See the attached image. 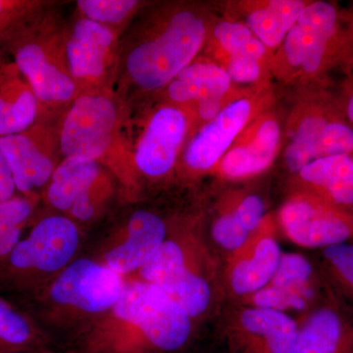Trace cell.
Listing matches in <instances>:
<instances>
[{"label": "cell", "mask_w": 353, "mask_h": 353, "mask_svg": "<svg viewBox=\"0 0 353 353\" xmlns=\"http://www.w3.org/2000/svg\"><path fill=\"white\" fill-rule=\"evenodd\" d=\"M299 324L288 313L243 305L223 325V338L231 353H290Z\"/></svg>", "instance_id": "cell-11"}, {"label": "cell", "mask_w": 353, "mask_h": 353, "mask_svg": "<svg viewBox=\"0 0 353 353\" xmlns=\"http://www.w3.org/2000/svg\"><path fill=\"white\" fill-rule=\"evenodd\" d=\"M4 46L34 90L41 116L46 110L67 109L78 97L65 54L64 32L52 20L39 11L11 32Z\"/></svg>", "instance_id": "cell-5"}, {"label": "cell", "mask_w": 353, "mask_h": 353, "mask_svg": "<svg viewBox=\"0 0 353 353\" xmlns=\"http://www.w3.org/2000/svg\"><path fill=\"white\" fill-rule=\"evenodd\" d=\"M227 70L206 62L190 63L168 85V95L176 103L197 101L202 120L211 121L220 113L223 97L231 87Z\"/></svg>", "instance_id": "cell-21"}, {"label": "cell", "mask_w": 353, "mask_h": 353, "mask_svg": "<svg viewBox=\"0 0 353 353\" xmlns=\"http://www.w3.org/2000/svg\"><path fill=\"white\" fill-rule=\"evenodd\" d=\"M80 241V230L73 220L64 215L46 216L0 267V285L20 292L48 285L74 261Z\"/></svg>", "instance_id": "cell-7"}, {"label": "cell", "mask_w": 353, "mask_h": 353, "mask_svg": "<svg viewBox=\"0 0 353 353\" xmlns=\"http://www.w3.org/2000/svg\"><path fill=\"white\" fill-rule=\"evenodd\" d=\"M314 267L299 253H283L270 283L245 299V305L288 311H310L318 296Z\"/></svg>", "instance_id": "cell-16"}, {"label": "cell", "mask_w": 353, "mask_h": 353, "mask_svg": "<svg viewBox=\"0 0 353 353\" xmlns=\"http://www.w3.org/2000/svg\"><path fill=\"white\" fill-rule=\"evenodd\" d=\"M219 278L205 240L187 229L169 230L166 240L137 277L161 290L194 322L214 308Z\"/></svg>", "instance_id": "cell-4"}, {"label": "cell", "mask_w": 353, "mask_h": 353, "mask_svg": "<svg viewBox=\"0 0 353 353\" xmlns=\"http://www.w3.org/2000/svg\"><path fill=\"white\" fill-rule=\"evenodd\" d=\"M188 127L189 121L180 108L164 106L158 109L132 150L136 170L150 178L166 175L175 164Z\"/></svg>", "instance_id": "cell-15"}, {"label": "cell", "mask_w": 353, "mask_h": 353, "mask_svg": "<svg viewBox=\"0 0 353 353\" xmlns=\"http://www.w3.org/2000/svg\"><path fill=\"white\" fill-rule=\"evenodd\" d=\"M46 338L31 317L0 297V353L44 350Z\"/></svg>", "instance_id": "cell-26"}, {"label": "cell", "mask_w": 353, "mask_h": 353, "mask_svg": "<svg viewBox=\"0 0 353 353\" xmlns=\"http://www.w3.org/2000/svg\"><path fill=\"white\" fill-rule=\"evenodd\" d=\"M125 118L124 105L110 90L83 92L64 111L58 143L62 159L97 162L134 194L137 170Z\"/></svg>", "instance_id": "cell-2"}, {"label": "cell", "mask_w": 353, "mask_h": 353, "mask_svg": "<svg viewBox=\"0 0 353 353\" xmlns=\"http://www.w3.org/2000/svg\"><path fill=\"white\" fill-rule=\"evenodd\" d=\"M322 269L332 297L353 318V243L323 248Z\"/></svg>", "instance_id": "cell-27"}, {"label": "cell", "mask_w": 353, "mask_h": 353, "mask_svg": "<svg viewBox=\"0 0 353 353\" xmlns=\"http://www.w3.org/2000/svg\"><path fill=\"white\" fill-rule=\"evenodd\" d=\"M196 322L161 290L126 280L117 303L76 334L73 353H174L187 347Z\"/></svg>", "instance_id": "cell-1"}, {"label": "cell", "mask_w": 353, "mask_h": 353, "mask_svg": "<svg viewBox=\"0 0 353 353\" xmlns=\"http://www.w3.org/2000/svg\"><path fill=\"white\" fill-rule=\"evenodd\" d=\"M141 6L136 0H80L77 7L81 17L117 30L132 20Z\"/></svg>", "instance_id": "cell-29"}, {"label": "cell", "mask_w": 353, "mask_h": 353, "mask_svg": "<svg viewBox=\"0 0 353 353\" xmlns=\"http://www.w3.org/2000/svg\"><path fill=\"white\" fill-rule=\"evenodd\" d=\"M234 212L250 234H252L263 222L265 206L257 196H248L240 202Z\"/></svg>", "instance_id": "cell-32"}, {"label": "cell", "mask_w": 353, "mask_h": 353, "mask_svg": "<svg viewBox=\"0 0 353 353\" xmlns=\"http://www.w3.org/2000/svg\"><path fill=\"white\" fill-rule=\"evenodd\" d=\"M205 36L203 19L190 10L176 11L157 28L132 31L119 43L117 69L122 80L141 90L168 85L192 63Z\"/></svg>", "instance_id": "cell-3"}, {"label": "cell", "mask_w": 353, "mask_h": 353, "mask_svg": "<svg viewBox=\"0 0 353 353\" xmlns=\"http://www.w3.org/2000/svg\"><path fill=\"white\" fill-rule=\"evenodd\" d=\"M305 7L299 0L269 2L264 8L250 14L248 28L265 46L275 48L284 41Z\"/></svg>", "instance_id": "cell-25"}, {"label": "cell", "mask_w": 353, "mask_h": 353, "mask_svg": "<svg viewBox=\"0 0 353 353\" xmlns=\"http://www.w3.org/2000/svg\"><path fill=\"white\" fill-rule=\"evenodd\" d=\"M0 152L22 196H37V190L48 185L61 162L57 130L46 121L39 120L24 132L1 137Z\"/></svg>", "instance_id": "cell-10"}, {"label": "cell", "mask_w": 353, "mask_h": 353, "mask_svg": "<svg viewBox=\"0 0 353 353\" xmlns=\"http://www.w3.org/2000/svg\"><path fill=\"white\" fill-rule=\"evenodd\" d=\"M111 176L97 162L62 159L48 183L46 201L77 224L90 222L112 196Z\"/></svg>", "instance_id": "cell-8"}, {"label": "cell", "mask_w": 353, "mask_h": 353, "mask_svg": "<svg viewBox=\"0 0 353 353\" xmlns=\"http://www.w3.org/2000/svg\"><path fill=\"white\" fill-rule=\"evenodd\" d=\"M117 30L81 17L64 32L65 54L79 94L109 90L119 53Z\"/></svg>", "instance_id": "cell-9"}, {"label": "cell", "mask_w": 353, "mask_h": 353, "mask_svg": "<svg viewBox=\"0 0 353 353\" xmlns=\"http://www.w3.org/2000/svg\"><path fill=\"white\" fill-rule=\"evenodd\" d=\"M211 233L213 241L230 254L240 250L252 236L234 211L218 218Z\"/></svg>", "instance_id": "cell-30"}, {"label": "cell", "mask_w": 353, "mask_h": 353, "mask_svg": "<svg viewBox=\"0 0 353 353\" xmlns=\"http://www.w3.org/2000/svg\"><path fill=\"white\" fill-rule=\"evenodd\" d=\"M352 152V128L323 116H309L301 123L287 148L285 162L290 170L299 172L320 158Z\"/></svg>", "instance_id": "cell-18"}, {"label": "cell", "mask_w": 353, "mask_h": 353, "mask_svg": "<svg viewBox=\"0 0 353 353\" xmlns=\"http://www.w3.org/2000/svg\"><path fill=\"white\" fill-rule=\"evenodd\" d=\"M280 127L274 120H266L260 125L252 141L234 148L225 155L222 171L230 178H243L266 169L275 157Z\"/></svg>", "instance_id": "cell-24"}, {"label": "cell", "mask_w": 353, "mask_h": 353, "mask_svg": "<svg viewBox=\"0 0 353 353\" xmlns=\"http://www.w3.org/2000/svg\"><path fill=\"white\" fill-rule=\"evenodd\" d=\"M41 3L26 0H0V18L29 17L39 12Z\"/></svg>", "instance_id": "cell-33"}, {"label": "cell", "mask_w": 353, "mask_h": 353, "mask_svg": "<svg viewBox=\"0 0 353 353\" xmlns=\"http://www.w3.org/2000/svg\"><path fill=\"white\" fill-rule=\"evenodd\" d=\"M252 103L240 99L209 121L190 141L185 152V162L190 169L208 170L226 152L239 132L243 129L252 114Z\"/></svg>", "instance_id": "cell-20"}, {"label": "cell", "mask_w": 353, "mask_h": 353, "mask_svg": "<svg viewBox=\"0 0 353 353\" xmlns=\"http://www.w3.org/2000/svg\"><path fill=\"white\" fill-rule=\"evenodd\" d=\"M290 353H353V318L331 297L309 311Z\"/></svg>", "instance_id": "cell-19"}, {"label": "cell", "mask_w": 353, "mask_h": 353, "mask_svg": "<svg viewBox=\"0 0 353 353\" xmlns=\"http://www.w3.org/2000/svg\"><path fill=\"white\" fill-rule=\"evenodd\" d=\"M261 225L228 259L221 278L231 296L248 299L266 287L277 271L282 250L270 230Z\"/></svg>", "instance_id": "cell-14"}, {"label": "cell", "mask_w": 353, "mask_h": 353, "mask_svg": "<svg viewBox=\"0 0 353 353\" xmlns=\"http://www.w3.org/2000/svg\"><path fill=\"white\" fill-rule=\"evenodd\" d=\"M165 221L148 210H137L102 246L97 261L122 276L138 273L168 236Z\"/></svg>", "instance_id": "cell-13"}, {"label": "cell", "mask_w": 353, "mask_h": 353, "mask_svg": "<svg viewBox=\"0 0 353 353\" xmlns=\"http://www.w3.org/2000/svg\"><path fill=\"white\" fill-rule=\"evenodd\" d=\"M125 282L95 259H76L46 285L41 301L50 322L78 334L115 305Z\"/></svg>", "instance_id": "cell-6"}, {"label": "cell", "mask_w": 353, "mask_h": 353, "mask_svg": "<svg viewBox=\"0 0 353 353\" xmlns=\"http://www.w3.org/2000/svg\"><path fill=\"white\" fill-rule=\"evenodd\" d=\"M214 34L230 57L245 50L254 39L250 28L240 23L221 22L216 26Z\"/></svg>", "instance_id": "cell-31"}, {"label": "cell", "mask_w": 353, "mask_h": 353, "mask_svg": "<svg viewBox=\"0 0 353 353\" xmlns=\"http://www.w3.org/2000/svg\"><path fill=\"white\" fill-rule=\"evenodd\" d=\"M39 116L38 99L17 65L0 58V138L26 131Z\"/></svg>", "instance_id": "cell-22"}, {"label": "cell", "mask_w": 353, "mask_h": 353, "mask_svg": "<svg viewBox=\"0 0 353 353\" xmlns=\"http://www.w3.org/2000/svg\"><path fill=\"white\" fill-rule=\"evenodd\" d=\"M38 196H14L0 202V267L22 240V232L29 223Z\"/></svg>", "instance_id": "cell-28"}, {"label": "cell", "mask_w": 353, "mask_h": 353, "mask_svg": "<svg viewBox=\"0 0 353 353\" xmlns=\"http://www.w3.org/2000/svg\"><path fill=\"white\" fill-rule=\"evenodd\" d=\"M280 221L290 240L304 248L323 250L353 239V216L320 196L288 202Z\"/></svg>", "instance_id": "cell-12"}, {"label": "cell", "mask_w": 353, "mask_h": 353, "mask_svg": "<svg viewBox=\"0 0 353 353\" xmlns=\"http://www.w3.org/2000/svg\"><path fill=\"white\" fill-rule=\"evenodd\" d=\"M299 175L317 188L325 201L339 208L353 205V157L350 154L320 158L305 165Z\"/></svg>", "instance_id": "cell-23"}, {"label": "cell", "mask_w": 353, "mask_h": 353, "mask_svg": "<svg viewBox=\"0 0 353 353\" xmlns=\"http://www.w3.org/2000/svg\"><path fill=\"white\" fill-rule=\"evenodd\" d=\"M36 14V13H34ZM34 15V14H32ZM32 16V15H31ZM29 16V17H31ZM29 17H2L0 18V46L6 44L11 32ZM1 58V57H0Z\"/></svg>", "instance_id": "cell-35"}, {"label": "cell", "mask_w": 353, "mask_h": 353, "mask_svg": "<svg viewBox=\"0 0 353 353\" xmlns=\"http://www.w3.org/2000/svg\"><path fill=\"white\" fill-rule=\"evenodd\" d=\"M338 22V11L333 4L317 1L306 6L285 39L290 64L309 74L321 68Z\"/></svg>", "instance_id": "cell-17"}, {"label": "cell", "mask_w": 353, "mask_h": 353, "mask_svg": "<svg viewBox=\"0 0 353 353\" xmlns=\"http://www.w3.org/2000/svg\"><path fill=\"white\" fill-rule=\"evenodd\" d=\"M347 114L348 119L352 121V122L353 123V90L352 94H350V99H348Z\"/></svg>", "instance_id": "cell-36"}, {"label": "cell", "mask_w": 353, "mask_h": 353, "mask_svg": "<svg viewBox=\"0 0 353 353\" xmlns=\"http://www.w3.org/2000/svg\"><path fill=\"white\" fill-rule=\"evenodd\" d=\"M23 353H51V352H48V350H36V352H23Z\"/></svg>", "instance_id": "cell-37"}, {"label": "cell", "mask_w": 353, "mask_h": 353, "mask_svg": "<svg viewBox=\"0 0 353 353\" xmlns=\"http://www.w3.org/2000/svg\"><path fill=\"white\" fill-rule=\"evenodd\" d=\"M16 192L17 189L14 183L12 173L6 157L0 152V202L12 199L15 196Z\"/></svg>", "instance_id": "cell-34"}]
</instances>
